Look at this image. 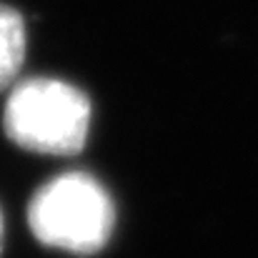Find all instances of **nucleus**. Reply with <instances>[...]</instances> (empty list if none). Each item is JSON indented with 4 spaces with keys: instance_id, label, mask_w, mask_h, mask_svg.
Returning <instances> with one entry per match:
<instances>
[{
    "instance_id": "obj_1",
    "label": "nucleus",
    "mask_w": 258,
    "mask_h": 258,
    "mask_svg": "<svg viewBox=\"0 0 258 258\" xmlns=\"http://www.w3.org/2000/svg\"><path fill=\"white\" fill-rule=\"evenodd\" d=\"M28 228L48 248L93 256L108 246L115 231V203L90 173H60L33 193Z\"/></svg>"
},
{
    "instance_id": "obj_2",
    "label": "nucleus",
    "mask_w": 258,
    "mask_h": 258,
    "mask_svg": "<svg viewBox=\"0 0 258 258\" xmlns=\"http://www.w3.org/2000/svg\"><path fill=\"white\" fill-rule=\"evenodd\" d=\"M90 98L58 78H25L10 88L3 110L5 136L23 151L76 156L90 133Z\"/></svg>"
},
{
    "instance_id": "obj_3",
    "label": "nucleus",
    "mask_w": 258,
    "mask_h": 258,
    "mask_svg": "<svg viewBox=\"0 0 258 258\" xmlns=\"http://www.w3.org/2000/svg\"><path fill=\"white\" fill-rule=\"evenodd\" d=\"M25 63V23L23 15L0 3V90L18 83Z\"/></svg>"
},
{
    "instance_id": "obj_4",
    "label": "nucleus",
    "mask_w": 258,
    "mask_h": 258,
    "mask_svg": "<svg viewBox=\"0 0 258 258\" xmlns=\"http://www.w3.org/2000/svg\"><path fill=\"white\" fill-rule=\"evenodd\" d=\"M3 243H5V218H3V211H0V256H3Z\"/></svg>"
}]
</instances>
